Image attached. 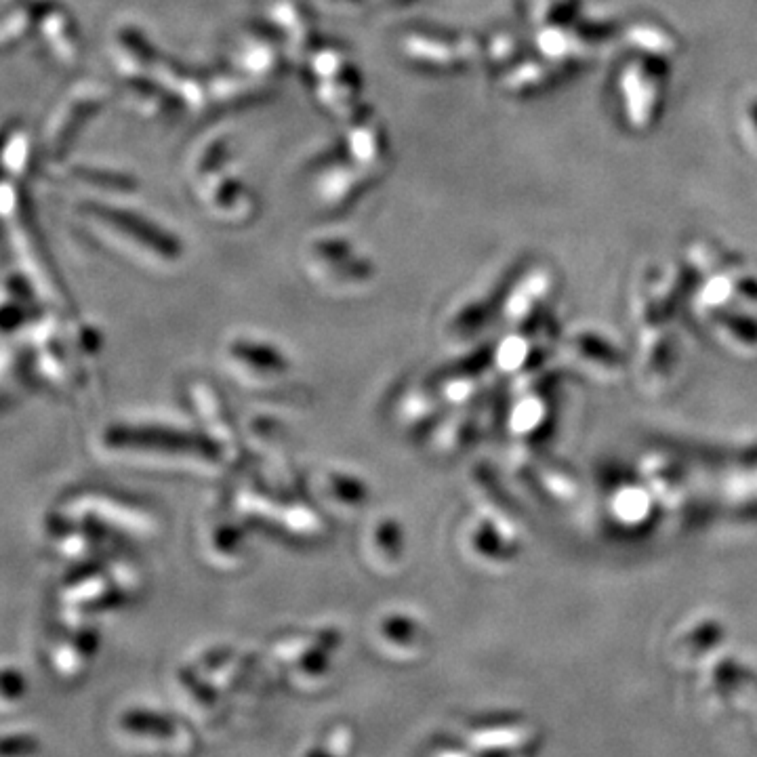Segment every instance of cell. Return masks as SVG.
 Here are the masks:
<instances>
[{"mask_svg": "<svg viewBox=\"0 0 757 757\" xmlns=\"http://www.w3.org/2000/svg\"><path fill=\"white\" fill-rule=\"evenodd\" d=\"M200 551L219 568H238L249 556V543L238 522L230 518H215L200 533Z\"/></svg>", "mask_w": 757, "mask_h": 757, "instance_id": "7", "label": "cell"}, {"mask_svg": "<svg viewBox=\"0 0 757 757\" xmlns=\"http://www.w3.org/2000/svg\"><path fill=\"white\" fill-rule=\"evenodd\" d=\"M225 364L236 381L265 387L284 381L291 373V360L270 341L236 337L225 345Z\"/></svg>", "mask_w": 757, "mask_h": 757, "instance_id": "3", "label": "cell"}, {"mask_svg": "<svg viewBox=\"0 0 757 757\" xmlns=\"http://www.w3.org/2000/svg\"><path fill=\"white\" fill-rule=\"evenodd\" d=\"M66 516H89L104 533L114 537H150L158 526V518L150 507L139 501L110 495V493H83L72 495L64 505Z\"/></svg>", "mask_w": 757, "mask_h": 757, "instance_id": "2", "label": "cell"}, {"mask_svg": "<svg viewBox=\"0 0 757 757\" xmlns=\"http://www.w3.org/2000/svg\"><path fill=\"white\" fill-rule=\"evenodd\" d=\"M364 554L377 575H385L387 572L400 566L402 551H404V539L402 528L396 520L381 518L373 526H368L364 535Z\"/></svg>", "mask_w": 757, "mask_h": 757, "instance_id": "8", "label": "cell"}, {"mask_svg": "<svg viewBox=\"0 0 757 757\" xmlns=\"http://www.w3.org/2000/svg\"><path fill=\"white\" fill-rule=\"evenodd\" d=\"M518 720H520V715L516 713H490V715H482V718H476L469 726L476 730H499V728L514 726Z\"/></svg>", "mask_w": 757, "mask_h": 757, "instance_id": "12", "label": "cell"}, {"mask_svg": "<svg viewBox=\"0 0 757 757\" xmlns=\"http://www.w3.org/2000/svg\"><path fill=\"white\" fill-rule=\"evenodd\" d=\"M24 692H26V682L22 678V673L7 669L5 675H3V697H5V701L9 703V701L22 699Z\"/></svg>", "mask_w": 757, "mask_h": 757, "instance_id": "13", "label": "cell"}, {"mask_svg": "<svg viewBox=\"0 0 757 757\" xmlns=\"http://www.w3.org/2000/svg\"><path fill=\"white\" fill-rule=\"evenodd\" d=\"M38 753V741L30 734H11L3 741V757H32Z\"/></svg>", "mask_w": 757, "mask_h": 757, "instance_id": "11", "label": "cell"}, {"mask_svg": "<svg viewBox=\"0 0 757 757\" xmlns=\"http://www.w3.org/2000/svg\"><path fill=\"white\" fill-rule=\"evenodd\" d=\"M186 396L194 415L200 421L204 419L202 434L215 444L223 461H236L240 457L238 453L242 440L238 438V429L232 423L228 406L215 392V387L204 379H190L186 385Z\"/></svg>", "mask_w": 757, "mask_h": 757, "instance_id": "4", "label": "cell"}, {"mask_svg": "<svg viewBox=\"0 0 757 757\" xmlns=\"http://www.w3.org/2000/svg\"><path fill=\"white\" fill-rule=\"evenodd\" d=\"M480 757H509V751H503V749H488V751H482Z\"/></svg>", "mask_w": 757, "mask_h": 757, "instance_id": "14", "label": "cell"}, {"mask_svg": "<svg viewBox=\"0 0 757 757\" xmlns=\"http://www.w3.org/2000/svg\"><path fill=\"white\" fill-rule=\"evenodd\" d=\"M101 446L108 457L118 463L173 469V472L204 474L221 467L223 457L207 436L188 434L183 429L167 425H127L108 427L101 438Z\"/></svg>", "mask_w": 757, "mask_h": 757, "instance_id": "1", "label": "cell"}, {"mask_svg": "<svg viewBox=\"0 0 757 757\" xmlns=\"http://www.w3.org/2000/svg\"><path fill=\"white\" fill-rule=\"evenodd\" d=\"M377 638L379 644L387 650H413L419 646V638H423L421 627L415 619L408 615H400V612H392V615H383L377 623Z\"/></svg>", "mask_w": 757, "mask_h": 757, "instance_id": "10", "label": "cell"}, {"mask_svg": "<svg viewBox=\"0 0 757 757\" xmlns=\"http://www.w3.org/2000/svg\"><path fill=\"white\" fill-rule=\"evenodd\" d=\"M310 486L324 509L337 511V516L343 518H354L371 501V488L360 476L354 472H341L335 467L322 469V472L318 469Z\"/></svg>", "mask_w": 757, "mask_h": 757, "instance_id": "5", "label": "cell"}, {"mask_svg": "<svg viewBox=\"0 0 757 757\" xmlns=\"http://www.w3.org/2000/svg\"><path fill=\"white\" fill-rule=\"evenodd\" d=\"M120 728L125 730L133 739H146L154 745L173 747L179 753H186L188 745L192 743V736L186 732L177 720L169 718L165 713L148 711V709H133L127 711L120 718Z\"/></svg>", "mask_w": 757, "mask_h": 757, "instance_id": "6", "label": "cell"}, {"mask_svg": "<svg viewBox=\"0 0 757 757\" xmlns=\"http://www.w3.org/2000/svg\"><path fill=\"white\" fill-rule=\"evenodd\" d=\"M308 757H335V755H331V753H326V751H312ZM339 757V755H337Z\"/></svg>", "mask_w": 757, "mask_h": 757, "instance_id": "15", "label": "cell"}, {"mask_svg": "<svg viewBox=\"0 0 757 757\" xmlns=\"http://www.w3.org/2000/svg\"><path fill=\"white\" fill-rule=\"evenodd\" d=\"M97 631L89 625L66 633V638L53 650V665L61 675H78L97 652Z\"/></svg>", "mask_w": 757, "mask_h": 757, "instance_id": "9", "label": "cell"}]
</instances>
